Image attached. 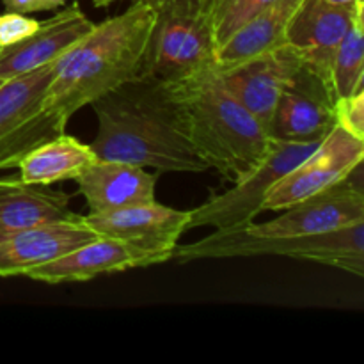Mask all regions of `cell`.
<instances>
[{
  "label": "cell",
  "instance_id": "1",
  "mask_svg": "<svg viewBox=\"0 0 364 364\" xmlns=\"http://www.w3.org/2000/svg\"><path fill=\"white\" fill-rule=\"evenodd\" d=\"M91 105L98 132L89 146L98 160L132 164L156 173L210 169L188 141L167 82L139 75Z\"/></svg>",
  "mask_w": 364,
  "mask_h": 364
},
{
  "label": "cell",
  "instance_id": "2",
  "mask_svg": "<svg viewBox=\"0 0 364 364\" xmlns=\"http://www.w3.org/2000/svg\"><path fill=\"white\" fill-rule=\"evenodd\" d=\"M156 13L134 0L124 13L107 18L55 64L43 109L64 123L82 107L141 73Z\"/></svg>",
  "mask_w": 364,
  "mask_h": 364
},
{
  "label": "cell",
  "instance_id": "3",
  "mask_svg": "<svg viewBox=\"0 0 364 364\" xmlns=\"http://www.w3.org/2000/svg\"><path fill=\"white\" fill-rule=\"evenodd\" d=\"M167 84L188 141L210 169L237 183L262 164L269 132L231 95L217 66Z\"/></svg>",
  "mask_w": 364,
  "mask_h": 364
},
{
  "label": "cell",
  "instance_id": "4",
  "mask_svg": "<svg viewBox=\"0 0 364 364\" xmlns=\"http://www.w3.org/2000/svg\"><path fill=\"white\" fill-rule=\"evenodd\" d=\"M252 256H287L315 262L364 276V220L304 237H255L240 228L215 230L194 244H176L173 258L180 263L212 258H252Z\"/></svg>",
  "mask_w": 364,
  "mask_h": 364
},
{
  "label": "cell",
  "instance_id": "5",
  "mask_svg": "<svg viewBox=\"0 0 364 364\" xmlns=\"http://www.w3.org/2000/svg\"><path fill=\"white\" fill-rule=\"evenodd\" d=\"M55 64L57 60L0 84V171L14 169L28 151L66 130L68 123L43 109Z\"/></svg>",
  "mask_w": 364,
  "mask_h": 364
},
{
  "label": "cell",
  "instance_id": "6",
  "mask_svg": "<svg viewBox=\"0 0 364 364\" xmlns=\"http://www.w3.org/2000/svg\"><path fill=\"white\" fill-rule=\"evenodd\" d=\"M320 142H294L270 137L265 159L256 169L237 181L233 188L213 196L201 206L191 210L187 231L194 228L226 230L255 223L263 212V201L274 185L308 159Z\"/></svg>",
  "mask_w": 364,
  "mask_h": 364
},
{
  "label": "cell",
  "instance_id": "7",
  "mask_svg": "<svg viewBox=\"0 0 364 364\" xmlns=\"http://www.w3.org/2000/svg\"><path fill=\"white\" fill-rule=\"evenodd\" d=\"M212 20L156 14L142 57V77L181 80L205 68L217 66Z\"/></svg>",
  "mask_w": 364,
  "mask_h": 364
},
{
  "label": "cell",
  "instance_id": "8",
  "mask_svg": "<svg viewBox=\"0 0 364 364\" xmlns=\"http://www.w3.org/2000/svg\"><path fill=\"white\" fill-rule=\"evenodd\" d=\"M361 166L333 187L281 210L283 213L276 219L249 223L240 230L255 237H304L364 220Z\"/></svg>",
  "mask_w": 364,
  "mask_h": 364
},
{
  "label": "cell",
  "instance_id": "9",
  "mask_svg": "<svg viewBox=\"0 0 364 364\" xmlns=\"http://www.w3.org/2000/svg\"><path fill=\"white\" fill-rule=\"evenodd\" d=\"M363 159L364 141L334 124L318 148L274 185L263 201V212H279L333 187L361 166Z\"/></svg>",
  "mask_w": 364,
  "mask_h": 364
},
{
  "label": "cell",
  "instance_id": "10",
  "mask_svg": "<svg viewBox=\"0 0 364 364\" xmlns=\"http://www.w3.org/2000/svg\"><path fill=\"white\" fill-rule=\"evenodd\" d=\"M336 92L318 71L302 63L276 105L270 137L320 142L333 130Z\"/></svg>",
  "mask_w": 364,
  "mask_h": 364
},
{
  "label": "cell",
  "instance_id": "11",
  "mask_svg": "<svg viewBox=\"0 0 364 364\" xmlns=\"http://www.w3.org/2000/svg\"><path fill=\"white\" fill-rule=\"evenodd\" d=\"M188 219L191 212H180L156 201L84 215L92 231L142 249L155 258L156 265L173 258L178 240L187 231Z\"/></svg>",
  "mask_w": 364,
  "mask_h": 364
},
{
  "label": "cell",
  "instance_id": "12",
  "mask_svg": "<svg viewBox=\"0 0 364 364\" xmlns=\"http://www.w3.org/2000/svg\"><path fill=\"white\" fill-rule=\"evenodd\" d=\"M302 59L288 45L274 48L263 55L220 71L231 95L259 121L270 135L276 105L294 75L301 68Z\"/></svg>",
  "mask_w": 364,
  "mask_h": 364
},
{
  "label": "cell",
  "instance_id": "13",
  "mask_svg": "<svg viewBox=\"0 0 364 364\" xmlns=\"http://www.w3.org/2000/svg\"><path fill=\"white\" fill-rule=\"evenodd\" d=\"M359 0L354 6H334L327 0H304L291 18L287 45L326 80L333 84V60L341 38L350 27Z\"/></svg>",
  "mask_w": 364,
  "mask_h": 364
},
{
  "label": "cell",
  "instance_id": "14",
  "mask_svg": "<svg viewBox=\"0 0 364 364\" xmlns=\"http://www.w3.org/2000/svg\"><path fill=\"white\" fill-rule=\"evenodd\" d=\"M151 265H156L155 258L142 249L119 238L98 235L68 255L31 269L25 277L46 284L84 283L103 274L124 272Z\"/></svg>",
  "mask_w": 364,
  "mask_h": 364
},
{
  "label": "cell",
  "instance_id": "15",
  "mask_svg": "<svg viewBox=\"0 0 364 364\" xmlns=\"http://www.w3.org/2000/svg\"><path fill=\"white\" fill-rule=\"evenodd\" d=\"M78 2L70 4L52 18L39 21L38 31L14 45L0 48V78L18 77L59 60L95 28Z\"/></svg>",
  "mask_w": 364,
  "mask_h": 364
},
{
  "label": "cell",
  "instance_id": "16",
  "mask_svg": "<svg viewBox=\"0 0 364 364\" xmlns=\"http://www.w3.org/2000/svg\"><path fill=\"white\" fill-rule=\"evenodd\" d=\"M96 237L98 233L85 224L84 215L0 233V277L25 276L31 269L60 258Z\"/></svg>",
  "mask_w": 364,
  "mask_h": 364
},
{
  "label": "cell",
  "instance_id": "17",
  "mask_svg": "<svg viewBox=\"0 0 364 364\" xmlns=\"http://www.w3.org/2000/svg\"><path fill=\"white\" fill-rule=\"evenodd\" d=\"M75 181L78 192L87 201L89 213L112 212L155 201L156 174H149L144 167L132 164L96 159Z\"/></svg>",
  "mask_w": 364,
  "mask_h": 364
},
{
  "label": "cell",
  "instance_id": "18",
  "mask_svg": "<svg viewBox=\"0 0 364 364\" xmlns=\"http://www.w3.org/2000/svg\"><path fill=\"white\" fill-rule=\"evenodd\" d=\"M304 0H274L217 48V70L224 71L287 45L291 18Z\"/></svg>",
  "mask_w": 364,
  "mask_h": 364
},
{
  "label": "cell",
  "instance_id": "19",
  "mask_svg": "<svg viewBox=\"0 0 364 364\" xmlns=\"http://www.w3.org/2000/svg\"><path fill=\"white\" fill-rule=\"evenodd\" d=\"M77 217L70 208V196L64 192L21 183L18 178H0V233Z\"/></svg>",
  "mask_w": 364,
  "mask_h": 364
},
{
  "label": "cell",
  "instance_id": "20",
  "mask_svg": "<svg viewBox=\"0 0 364 364\" xmlns=\"http://www.w3.org/2000/svg\"><path fill=\"white\" fill-rule=\"evenodd\" d=\"M96 160L91 146L77 141L64 132L28 151L18 162V180L27 185L50 187L53 183L75 180Z\"/></svg>",
  "mask_w": 364,
  "mask_h": 364
},
{
  "label": "cell",
  "instance_id": "21",
  "mask_svg": "<svg viewBox=\"0 0 364 364\" xmlns=\"http://www.w3.org/2000/svg\"><path fill=\"white\" fill-rule=\"evenodd\" d=\"M364 4L358 7L350 27L341 38L333 60V87L345 98L364 84Z\"/></svg>",
  "mask_w": 364,
  "mask_h": 364
},
{
  "label": "cell",
  "instance_id": "22",
  "mask_svg": "<svg viewBox=\"0 0 364 364\" xmlns=\"http://www.w3.org/2000/svg\"><path fill=\"white\" fill-rule=\"evenodd\" d=\"M274 0H215L212 13V28L219 48L231 34L247 23L255 14L270 6Z\"/></svg>",
  "mask_w": 364,
  "mask_h": 364
},
{
  "label": "cell",
  "instance_id": "23",
  "mask_svg": "<svg viewBox=\"0 0 364 364\" xmlns=\"http://www.w3.org/2000/svg\"><path fill=\"white\" fill-rule=\"evenodd\" d=\"M334 121L355 139L364 141V84L350 96L336 100Z\"/></svg>",
  "mask_w": 364,
  "mask_h": 364
},
{
  "label": "cell",
  "instance_id": "24",
  "mask_svg": "<svg viewBox=\"0 0 364 364\" xmlns=\"http://www.w3.org/2000/svg\"><path fill=\"white\" fill-rule=\"evenodd\" d=\"M156 14L185 18H206L212 20L215 0H141Z\"/></svg>",
  "mask_w": 364,
  "mask_h": 364
},
{
  "label": "cell",
  "instance_id": "25",
  "mask_svg": "<svg viewBox=\"0 0 364 364\" xmlns=\"http://www.w3.org/2000/svg\"><path fill=\"white\" fill-rule=\"evenodd\" d=\"M39 21L25 16L20 13L0 14V48L14 45L21 39L28 38L34 31H38Z\"/></svg>",
  "mask_w": 364,
  "mask_h": 364
},
{
  "label": "cell",
  "instance_id": "26",
  "mask_svg": "<svg viewBox=\"0 0 364 364\" xmlns=\"http://www.w3.org/2000/svg\"><path fill=\"white\" fill-rule=\"evenodd\" d=\"M2 4L9 13L28 14L41 11V2L39 0H2Z\"/></svg>",
  "mask_w": 364,
  "mask_h": 364
},
{
  "label": "cell",
  "instance_id": "27",
  "mask_svg": "<svg viewBox=\"0 0 364 364\" xmlns=\"http://www.w3.org/2000/svg\"><path fill=\"white\" fill-rule=\"evenodd\" d=\"M39 2H41V11H52V9H57V7L64 6L66 0H39Z\"/></svg>",
  "mask_w": 364,
  "mask_h": 364
},
{
  "label": "cell",
  "instance_id": "28",
  "mask_svg": "<svg viewBox=\"0 0 364 364\" xmlns=\"http://www.w3.org/2000/svg\"><path fill=\"white\" fill-rule=\"evenodd\" d=\"M91 2L95 7H109L114 2H117V0H91Z\"/></svg>",
  "mask_w": 364,
  "mask_h": 364
},
{
  "label": "cell",
  "instance_id": "29",
  "mask_svg": "<svg viewBox=\"0 0 364 364\" xmlns=\"http://www.w3.org/2000/svg\"><path fill=\"white\" fill-rule=\"evenodd\" d=\"M327 2L334 4V6H354L359 0H327Z\"/></svg>",
  "mask_w": 364,
  "mask_h": 364
},
{
  "label": "cell",
  "instance_id": "30",
  "mask_svg": "<svg viewBox=\"0 0 364 364\" xmlns=\"http://www.w3.org/2000/svg\"><path fill=\"white\" fill-rule=\"evenodd\" d=\"M2 82H4V80H2V78H0V84H2Z\"/></svg>",
  "mask_w": 364,
  "mask_h": 364
}]
</instances>
